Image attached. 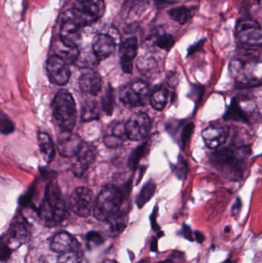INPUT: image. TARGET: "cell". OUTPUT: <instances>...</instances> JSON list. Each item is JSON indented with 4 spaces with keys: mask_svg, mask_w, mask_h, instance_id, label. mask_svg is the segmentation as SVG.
Wrapping results in <instances>:
<instances>
[{
    "mask_svg": "<svg viewBox=\"0 0 262 263\" xmlns=\"http://www.w3.org/2000/svg\"><path fill=\"white\" fill-rule=\"evenodd\" d=\"M250 153L249 147H229L213 152L210 161L226 179L238 181L243 179Z\"/></svg>",
    "mask_w": 262,
    "mask_h": 263,
    "instance_id": "1",
    "label": "cell"
},
{
    "mask_svg": "<svg viewBox=\"0 0 262 263\" xmlns=\"http://www.w3.org/2000/svg\"><path fill=\"white\" fill-rule=\"evenodd\" d=\"M38 214L42 220L49 226L58 225L67 216L66 202L56 181H52L46 187Z\"/></svg>",
    "mask_w": 262,
    "mask_h": 263,
    "instance_id": "2",
    "label": "cell"
},
{
    "mask_svg": "<svg viewBox=\"0 0 262 263\" xmlns=\"http://www.w3.org/2000/svg\"><path fill=\"white\" fill-rule=\"evenodd\" d=\"M124 199L119 187L113 185L105 187L95 200L94 216L102 222H109L120 213Z\"/></svg>",
    "mask_w": 262,
    "mask_h": 263,
    "instance_id": "3",
    "label": "cell"
},
{
    "mask_svg": "<svg viewBox=\"0 0 262 263\" xmlns=\"http://www.w3.org/2000/svg\"><path fill=\"white\" fill-rule=\"evenodd\" d=\"M50 250L55 254V263H82L83 253L76 239L69 233H57L51 239Z\"/></svg>",
    "mask_w": 262,
    "mask_h": 263,
    "instance_id": "4",
    "label": "cell"
},
{
    "mask_svg": "<svg viewBox=\"0 0 262 263\" xmlns=\"http://www.w3.org/2000/svg\"><path fill=\"white\" fill-rule=\"evenodd\" d=\"M52 115L62 130H72L76 121V105L70 92L58 91L52 103Z\"/></svg>",
    "mask_w": 262,
    "mask_h": 263,
    "instance_id": "5",
    "label": "cell"
},
{
    "mask_svg": "<svg viewBox=\"0 0 262 263\" xmlns=\"http://www.w3.org/2000/svg\"><path fill=\"white\" fill-rule=\"evenodd\" d=\"M235 37L241 47L260 48L262 44L261 25L252 18H241L235 27Z\"/></svg>",
    "mask_w": 262,
    "mask_h": 263,
    "instance_id": "6",
    "label": "cell"
},
{
    "mask_svg": "<svg viewBox=\"0 0 262 263\" xmlns=\"http://www.w3.org/2000/svg\"><path fill=\"white\" fill-rule=\"evenodd\" d=\"M29 236V228L26 222L21 218L14 221L8 233L0 240V259L7 258L12 250L26 242Z\"/></svg>",
    "mask_w": 262,
    "mask_h": 263,
    "instance_id": "7",
    "label": "cell"
},
{
    "mask_svg": "<svg viewBox=\"0 0 262 263\" xmlns=\"http://www.w3.org/2000/svg\"><path fill=\"white\" fill-rule=\"evenodd\" d=\"M150 87L146 82L136 80L122 86L119 99L129 107L144 106L149 97Z\"/></svg>",
    "mask_w": 262,
    "mask_h": 263,
    "instance_id": "8",
    "label": "cell"
},
{
    "mask_svg": "<svg viewBox=\"0 0 262 263\" xmlns=\"http://www.w3.org/2000/svg\"><path fill=\"white\" fill-rule=\"evenodd\" d=\"M94 205V194L89 188L78 187L71 195L69 205L77 216L89 217L93 212Z\"/></svg>",
    "mask_w": 262,
    "mask_h": 263,
    "instance_id": "9",
    "label": "cell"
},
{
    "mask_svg": "<svg viewBox=\"0 0 262 263\" xmlns=\"http://www.w3.org/2000/svg\"><path fill=\"white\" fill-rule=\"evenodd\" d=\"M125 127L128 139L138 142L148 136L152 127V122L147 114L137 112L129 118Z\"/></svg>",
    "mask_w": 262,
    "mask_h": 263,
    "instance_id": "10",
    "label": "cell"
},
{
    "mask_svg": "<svg viewBox=\"0 0 262 263\" xmlns=\"http://www.w3.org/2000/svg\"><path fill=\"white\" fill-rule=\"evenodd\" d=\"M46 70L50 81L58 86L67 84L70 79L71 72L69 65L57 55H51L48 59Z\"/></svg>",
    "mask_w": 262,
    "mask_h": 263,
    "instance_id": "11",
    "label": "cell"
},
{
    "mask_svg": "<svg viewBox=\"0 0 262 263\" xmlns=\"http://www.w3.org/2000/svg\"><path fill=\"white\" fill-rule=\"evenodd\" d=\"M82 138L72 130H62L58 135L57 149L63 157H73L78 154L83 147Z\"/></svg>",
    "mask_w": 262,
    "mask_h": 263,
    "instance_id": "12",
    "label": "cell"
},
{
    "mask_svg": "<svg viewBox=\"0 0 262 263\" xmlns=\"http://www.w3.org/2000/svg\"><path fill=\"white\" fill-rule=\"evenodd\" d=\"M97 149L93 145L83 143V147L76 155V159L72 166V172L77 177H81L94 163L97 158Z\"/></svg>",
    "mask_w": 262,
    "mask_h": 263,
    "instance_id": "13",
    "label": "cell"
},
{
    "mask_svg": "<svg viewBox=\"0 0 262 263\" xmlns=\"http://www.w3.org/2000/svg\"><path fill=\"white\" fill-rule=\"evenodd\" d=\"M120 63L123 72L131 74L133 70V62L138 52V40L135 36L126 39L120 46Z\"/></svg>",
    "mask_w": 262,
    "mask_h": 263,
    "instance_id": "14",
    "label": "cell"
},
{
    "mask_svg": "<svg viewBox=\"0 0 262 263\" xmlns=\"http://www.w3.org/2000/svg\"><path fill=\"white\" fill-rule=\"evenodd\" d=\"M229 128L226 126H210L201 133L203 140L208 148L216 149L226 143L229 136Z\"/></svg>",
    "mask_w": 262,
    "mask_h": 263,
    "instance_id": "15",
    "label": "cell"
},
{
    "mask_svg": "<svg viewBox=\"0 0 262 263\" xmlns=\"http://www.w3.org/2000/svg\"><path fill=\"white\" fill-rule=\"evenodd\" d=\"M115 40L108 34H97L92 41V51L98 60L109 58L115 52Z\"/></svg>",
    "mask_w": 262,
    "mask_h": 263,
    "instance_id": "16",
    "label": "cell"
},
{
    "mask_svg": "<svg viewBox=\"0 0 262 263\" xmlns=\"http://www.w3.org/2000/svg\"><path fill=\"white\" fill-rule=\"evenodd\" d=\"M72 7L81 11L95 22L101 18L106 11L104 0H74Z\"/></svg>",
    "mask_w": 262,
    "mask_h": 263,
    "instance_id": "17",
    "label": "cell"
},
{
    "mask_svg": "<svg viewBox=\"0 0 262 263\" xmlns=\"http://www.w3.org/2000/svg\"><path fill=\"white\" fill-rule=\"evenodd\" d=\"M103 86V80L95 71L87 69L82 73L79 78V87L85 93L97 96Z\"/></svg>",
    "mask_w": 262,
    "mask_h": 263,
    "instance_id": "18",
    "label": "cell"
},
{
    "mask_svg": "<svg viewBox=\"0 0 262 263\" xmlns=\"http://www.w3.org/2000/svg\"><path fill=\"white\" fill-rule=\"evenodd\" d=\"M127 139L125 124L116 123L105 136L104 143L108 148H116L122 146Z\"/></svg>",
    "mask_w": 262,
    "mask_h": 263,
    "instance_id": "19",
    "label": "cell"
},
{
    "mask_svg": "<svg viewBox=\"0 0 262 263\" xmlns=\"http://www.w3.org/2000/svg\"><path fill=\"white\" fill-rule=\"evenodd\" d=\"M55 55L64 60L68 65L73 64L79 58V50L75 45H69L61 40L55 43Z\"/></svg>",
    "mask_w": 262,
    "mask_h": 263,
    "instance_id": "20",
    "label": "cell"
},
{
    "mask_svg": "<svg viewBox=\"0 0 262 263\" xmlns=\"http://www.w3.org/2000/svg\"><path fill=\"white\" fill-rule=\"evenodd\" d=\"M225 120L239 122L243 123H249L250 117L249 112L245 109L238 102V99H233L230 106L226 111L224 116Z\"/></svg>",
    "mask_w": 262,
    "mask_h": 263,
    "instance_id": "21",
    "label": "cell"
},
{
    "mask_svg": "<svg viewBox=\"0 0 262 263\" xmlns=\"http://www.w3.org/2000/svg\"><path fill=\"white\" fill-rule=\"evenodd\" d=\"M37 140H38V148L43 159L47 163H50L53 160L55 154V146L52 139L47 133L39 132L38 133Z\"/></svg>",
    "mask_w": 262,
    "mask_h": 263,
    "instance_id": "22",
    "label": "cell"
},
{
    "mask_svg": "<svg viewBox=\"0 0 262 263\" xmlns=\"http://www.w3.org/2000/svg\"><path fill=\"white\" fill-rule=\"evenodd\" d=\"M136 66L138 72L147 78H153L158 74V63L153 57H140L137 61Z\"/></svg>",
    "mask_w": 262,
    "mask_h": 263,
    "instance_id": "23",
    "label": "cell"
},
{
    "mask_svg": "<svg viewBox=\"0 0 262 263\" xmlns=\"http://www.w3.org/2000/svg\"><path fill=\"white\" fill-rule=\"evenodd\" d=\"M169 99V91L164 86H158L153 89L150 97V104L154 109L163 111L166 108Z\"/></svg>",
    "mask_w": 262,
    "mask_h": 263,
    "instance_id": "24",
    "label": "cell"
},
{
    "mask_svg": "<svg viewBox=\"0 0 262 263\" xmlns=\"http://www.w3.org/2000/svg\"><path fill=\"white\" fill-rule=\"evenodd\" d=\"M168 15L173 21L180 25L186 24L192 16V11L186 6L172 8L168 11Z\"/></svg>",
    "mask_w": 262,
    "mask_h": 263,
    "instance_id": "25",
    "label": "cell"
},
{
    "mask_svg": "<svg viewBox=\"0 0 262 263\" xmlns=\"http://www.w3.org/2000/svg\"><path fill=\"white\" fill-rule=\"evenodd\" d=\"M155 190H156V185L152 180H149L143 185L139 194L136 198V204L138 208H143L153 197Z\"/></svg>",
    "mask_w": 262,
    "mask_h": 263,
    "instance_id": "26",
    "label": "cell"
},
{
    "mask_svg": "<svg viewBox=\"0 0 262 263\" xmlns=\"http://www.w3.org/2000/svg\"><path fill=\"white\" fill-rule=\"evenodd\" d=\"M100 117V109L98 103L94 100L87 102L82 110V120L83 122H91L97 120Z\"/></svg>",
    "mask_w": 262,
    "mask_h": 263,
    "instance_id": "27",
    "label": "cell"
},
{
    "mask_svg": "<svg viewBox=\"0 0 262 263\" xmlns=\"http://www.w3.org/2000/svg\"><path fill=\"white\" fill-rule=\"evenodd\" d=\"M148 148V142H144L141 145L132 150V153L128 159V166L131 170H135L138 166V162L146 153Z\"/></svg>",
    "mask_w": 262,
    "mask_h": 263,
    "instance_id": "28",
    "label": "cell"
},
{
    "mask_svg": "<svg viewBox=\"0 0 262 263\" xmlns=\"http://www.w3.org/2000/svg\"><path fill=\"white\" fill-rule=\"evenodd\" d=\"M115 95H114L113 88L109 86L107 90L105 92L103 99H102V107L103 111L107 115L111 116L113 112L115 103Z\"/></svg>",
    "mask_w": 262,
    "mask_h": 263,
    "instance_id": "29",
    "label": "cell"
},
{
    "mask_svg": "<svg viewBox=\"0 0 262 263\" xmlns=\"http://www.w3.org/2000/svg\"><path fill=\"white\" fill-rule=\"evenodd\" d=\"M175 43V38L169 33L161 34V35H158V37H156L155 40V44L158 47L164 49L167 52L170 51V49L173 47Z\"/></svg>",
    "mask_w": 262,
    "mask_h": 263,
    "instance_id": "30",
    "label": "cell"
},
{
    "mask_svg": "<svg viewBox=\"0 0 262 263\" xmlns=\"http://www.w3.org/2000/svg\"><path fill=\"white\" fill-rule=\"evenodd\" d=\"M15 129L13 123L6 114L0 111V133L2 134L9 135Z\"/></svg>",
    "mask_w": 262,
    "mask_h": 263,
    "instance_id": "31",
    "label": "cell"
},
{
    "mask_svg": "<svg viewBox=\"0 0 262 263\" xmlns=\"http://www.w3.org/2000/svg\"><path fill=\"white\" fill-rule=\"evenodd\" d=\"M194 129H195V126L192 123H189L183 128L181 135V144L182 147H183V148H185V146L187 145L188 142L192 137Z\"/></svg>",
    "mask_w": 262,
    "mask_h": 263,
    "instance_id": "32",
    "label": "cell"
},
{
    "mask_svg": "<svg viewBox=\"0 0 262 263\" xmlns=\"http://www.w3.org/2000/svg\"><path fill=\"white\" fill-rule=\"evenodd\" d=\"M88 242L89 243L93 244L95 246H99L103 243L104 240H103V236L96 232H90L89 234L86 236Z\"/></svg>",
    "mask_w": 262,
    "mask_h": 263,
    "instance_id": "33",
    "label": "cell"
},
{
    "mask_svg": "<svg viewBox=\"0 0 262 263\" xmlns=\"http://www.w3.org/2000/svg\"><path fill=\"white\" fill-rule=\"evenodd\" d=\"M188 173V165L186 162L182 161L180 162L179 165L177 167L176 171H175V174H176L177 177L179 179H184L186 177V175Z\"/></svg>",
    "mask_w": 262,
    "mask_h": 263,
    "instance_id": "34",
    "label": "cell"
},
{
    "mask_svg": "<svg viewBox=\"0 0 262 263\" xmlns=\"http://www.w3.org/2000/svg\"><path fill=\"white\" fill-rule=\"evenodd\" d=\"M241 208H243V202H241V199L237 198L235 203L232 205V211H231L232 216H234V217L238 216V215L241 213Z\"/></svg>",
    "mask_w": 262,
    "mask_h": 263,
    "instance_id": "35",
    "label": "cell"
},
{
    "mask_svg": "<svg viewBox=\"0 0 262 263\" xmlns=\"http://www.w3.org/2000/svg\"><path fill=\"white\" fill-rule=\"evenodd\" d=\"M180 0H153L154 3L159 6H169V5L175 4Z\"/></svg>",
    "mask_w": 262,
    "mask_h": 263,
    "instance_id": "36",
    "label": "cell"
},
{
    "mask_svg": "<svg viewBox=\"0 0 262 263\" xmlns=\"http://www.w3.org/2000/svg\"><path fill=\"white\" fill-rule=\"evenodd\" d=\"M204 41L205 40H203V41H199L198 43H196V44L191 46L189 49V55H192V53L196 52V51L198 50V49H201V48L203 47V44H204Z\"/></svg>",
    "mask_w": 262,
    "mask_h": 263,
    "instance_id": "37",
    "label": "cell"
},
{
    "mask_svg": "<svg viewBox=\"0 0 262 263\" xmlns=\"http://www.w3.org/2000/svg\"><path fill=\"white\" fill-rule=\"evenodd\" d=\"M183 235L189 240L192 241V239H193V233L191 231L189 227H187V226H184V227H183Z\"/></svg>",
    "mask_w": 262,
    "mask_h": 263,
    "instance_id": "38",
    "label": "cell"
},
{
    "mask_svg": "<svg viewBox=\"0 0 262 263\" xmlns=\"http://www.w3.org/2000/svg\"><path fill=\"white\" fill-rule=\"evenodd\" d=\"M195 240H196L197 242H199V243H201V242H204L205 241V236L203 234V233H200V232H195Z\"/></svg>",
    "mask_w": 262,
    "mask_h": 263,
    "instance_id": "39",
    "label": "cell"
},
{
    "mask_svg": "<svg viewBox=\"0 0 262 263\" xmlns=\"http://www.w3.org/2000/svg\"><path fill=\"white\" fill-rule=\"evenodd\" d=\"M158 263H176L175 261L172 260V259H167V260L162 261V262Z\"/></svg>",
    "mask_w": 262,
    "mask_h": 263,
    "instance_id": "40",
    "label": "cell"
},
{
    "mask_svg": "<svg viewBox=\"0 0 262 263\" xmlns=\"http://www.w3.org/2000/svg\"><path fill=\"white\" fill-rule=\"evenodd\" d=\"M101 263H118L117 262H115V261L113 260H109V259H106V260L103 261V262Z\"/></svg>",
    "mask_w": 262,
    "mask_h": 263,
    "instance_id": "41",
    "label": "cell"
},
{
    "mask_svg": "<svg viewBox=\"0 0 262 263\" xmlns=\"http://www.w3.org/2000/svg\"><path fill=\"white\" fill-rule=\"evenodd\" d=\"M45 263H46V262H45Z\"/></svg>",
    "mask_w": 262,
    "mask_h": 263,
    "instance_id": "42",
    "label": "cell"
}]
</instances>
